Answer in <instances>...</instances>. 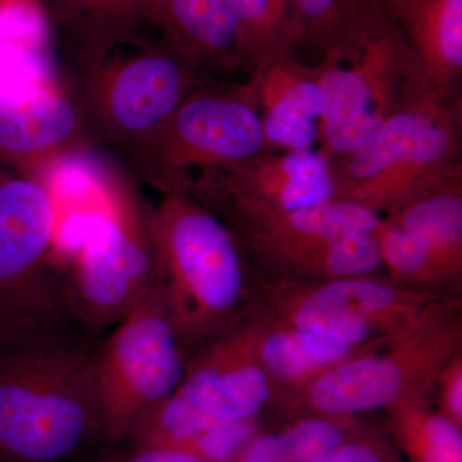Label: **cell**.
<instances>
[{"instance_id": "cell-1", "label": "cell", "mask_w": 462, "mask_h": 462, "mask_svg": "<svg viewBox=\"0 0 462 462\" xmlns=\"http://www.w3.org/2000/svg\"><path fill=\"white\" fill-rule=\"evenodd\" d=\"M96 339L69 315L0 334V462H62L100 437Z\"/></svg>"}, {"instance_id": "cell-2", "label": "cell", "mask_w": 462, "mask_h": 462, "mask_svg": "<svg viewBox=\"0 0 462 462\" xmlns=\"http://www.w3.org/2000/svg\"><path fill=\"white\" fill-rule=\"evenodd\" d=\"M160 279L188 357L251 305L254 278L238 239L189 194H165L152 212Z\"/></svg>"}, {"instance_id": "cell-3", "label": "cell", "mask_w": 462, "mask_h": 462, "mask_svg": "<svg viewBox=\"0 0 462 462\" xmlns=\"http://www.w3.org/2000/svg\"><path fill=\"white\" fill-rule=\"evenodd\" d=\"M460 351L461 300L440 297L387 346L349 358L282 394L270 410L291 420L307 415L360 416L404 398L433 400L438 375Z\"/></svg>"}, {"instance_id": "cell-4", "label": "cell", "mask_w": 462, "mask_h": 462, "mask_svg": "<svg viewBox=\"0 0 462 462\" xmlns=\"http://www.w3.org/2000/svg\"><path fill=\"white\" fill-rule=\"evenodd\" d=\"M461 100L434 97L391 118L351 153L328 161L334 199L382 217L462 181Z\"/></svg>"}, {"instance_id": "cell-5", "label": "cell", "mask_w": 462, "mask_h": 462, "mask_svg": "<svg viewBox=\"0 0 462 462\" xmlns=\"http://www.w3.org/2000/svg\"><path fill=\"white\" fill-rule=\"evenodd\" d=\"M211 81L162 38L147 36L71 60L65 84L90 145L125 152L158 129L191 91Z\"/></svg>"}, {"instance_id": "cell-6", "label": "cell", "mask_w": 462, "mask_h": 462, "mask_svg": "<svg viewBox=\"0 0 462 462\" xmlns=\"http://www.w3.org/2000/svg\"><path fill=\"white\" fill-rule=\"evenodd\" d=\"M314 67L322 98L318 151L327 161L351 153L391 118L439 97L387 12L360 44L325 54Z\"/></svg>"}, {"instance_id": "cell-7", "label": "cell", "mask_w": 462, "mask_h": 462, "mask_svg": "<svg viewBox=\"0 0 462 462\" xmlns=\"http://www.w3.org/2000/svg\"><path fill=\"white\" fill-rule=\"evenodd\" d=\"M254 84L207 83L191 91L158 129L125 153L134 173L165 194H188L205 170L272 152Z\"/></svg>"}, {"instance_id": "cell-8", "label": "cell", "mask_w": 462, "mask_h": 462, "mask_svg": "<svg viewBox=\"0 0 462 462\" xmlns=\"http://www.w3.org/2000/svg\"><path fill=\"white\" fill-rule=\"evenodd\" d=\"M106 200L96 234L60 278L67 312L94 338L114 329L160 278L153 207L124 178L109 182Z\"/></svg>"}, {"instance_id": "cell-9", "label": "cell", "mask_w": 462, "mask_h": 462, "mask_svg": "<svg viewBox=\"0 0 462 462\" xmlns=\"http://www.w3.org/2000/svg\"><path fill=\"white\" fill-rule=\"evenodd\" d=\"M187 361L158 278L97 348L94 388L100 438L123 442L143 412L178 391Z\"/></svg>"}, {"instance_id": "cell-10", "label": "cell", "mask_w": 462, "mask_h": 462, "mask_svg": "<svg viewBox=\"0 0 462 462\" xmlns=\"http://www.w3.org/2000/svg\"><path fill=\"white\" fill-rule=\"evenodd\" d=\"M449 294L400 287L380 276L254 282L252 305L276 320L348 346L388 343L431 300Z\"/></svg>"}, {"instance_id": "cell-11", "label": "cell", "mask_w": 462, "mask_h": 462, "mask_svg": "<svg viewBox=\"0 0 462 462\" xmlns=\"http://www.w3.org/2000/svg\"><path fill=\"white\" fill-rule=\"evenodd\" d=\"M56 231L50 187L0 166V334L69 315L51 266Z\"/></svg>"}, {"instance_id": "cell-12", "label": "cell", "mask_w": 462, "mask_h": 462, "mask_svg": "<svg viewBox=\"0 0 462 462\" xmlns=\"http://www.w3.org/2000/svg\"><path fill=\"white\" fill-rule=\"evenodd\" d=\"M188 194L230 229L333 200L329 162L318 149L272 151L196 173Z\"/></svg>"}, {"instance_id": "cell-13", "label": "cell", "mask_w": 462, "mask_h": 462, "mask_svg": "<svg viewBox=\"0 0 462 462\" xmlns=\"http://www.w3.org/2000/svg\"><path fill=\"white\" fill-rule=\"evenodd\" d=\"M175 394L224 420H261L275 388L258 363L245 314L188 357Z\"/></svg>"}, {"instance_id": "cell-14", "label": "cell", "mask_w": 462, "mask_h": 462, "mask_svg": "<svg viewBox=\"0 0 462 462\" xmlns=\"http://www.w3.org/2000/svg\"><path fill=\"white\" fill-rule=\"evenodd\" d=\"M88 145L65 80L30 88L0 105V166L5 169L41 180L42 171Z\"/></svg>"}, {"instance_id": "cell-15", "label": "cell", "mask_w": 462, "mask_h": 462, "mask_svg": "<svg viewBox=\"0 0 462 462\" xmlns=\"http://www.w3.org/2000/svg\"><path fill=\"white\" fill-rule=\"evenodd\" d=\"M273 151H309L319 144L322 98L314 66L296 51L270 60L249 74Z\"/></svg>"}, {"instance_id": "cell-16", "label": "cell", "mask_w": 462, "mask_h": 462, "mask_svg": "<svg viewBox=\"0 0 462 462\" xmlns=\"http://www.w3.org/2000/svg\"><path fill=\"white\" fill-rule=\"evenodd\" d=\"M261 428V420L216 418L173 393L143 412L125 440L133 448L169 449L209 462H230Z\"/></svg>"}, {"instance_id": "cell-17", "label": "cell", "mask_w": 462, "mask_h": 462, "mask_svg": "<svg viewBox=\"0 0 462 462\" xmlns=\"http://www.w3.org/2000/svg\"><path fill=\"white\" fill-rule=\"evenodd\" d=\"M245 321L258 363L275 388L273 401L303 387L331 367L389 343L343 345L276 320L252 302L245 310Z\"/></svg>"}, {"instance_id": "cell-18", "label": "cell", "mask_w": 462, "mask_h": 462, "mask_svg": "<svg viewBox=\"0 0 462 462\" xmlns=\"http://www.w3.org/2000/svg\"><path fill=\"white\" fill-rule=\"evenodd\" d=\"M161 38L206 76L247 69L231 0H160Z\"/></svg>"}, {"instance_id": "cell-19", "label": "cell", "mask_w": 462, "mask_h": 462, "mask_svg": "<svg viewBox=\"0 0 462 462\" xmlns=\"http://www.w3.org/2000/svg\"><path fill=\"white\" fill-rule=\"evenodd\" d=\"M71 60L161 33L160 0H39Z\"/></svg>"}, {"instance_id": "cell-20", "label": "cell", "mask_w": 462, "mask_h": 462, "mask_svg": "<svg viewBox=\"0 0 462 462\" xmlns=\"http://www.w3.org/2000/svg\"><path fill=\"white\" fill-rule=\"evenodd\" d=\"M438 96L461 100L462 0H383Z\"/></svg>"}, {"instance_id": "cell-21", "label": "cell", "mask_w": 462, "mask_h": 462, "mask_svg": "<svg viewBox=\"0 0 462 462\" xmlns=\"http://www.w3.org/2000/svg\"><path fill=\"white\" fill-rule=\"evenodd\" d=\"M254 279L329 282L379 276L384 269L375 234L334 236L247 254Z\"/></svg>"}, {"instance_id": "cell-22", "label": "cell", "mask_w": 462, "mask_h": 462, "mask_svg": "<svg viewBox=\"0 0 462 462\" xmlns=\"http://www.w3.org/2000/svg\"><path fill=\"white\" fill-rule=\"evenodd\" d=\"M60 81L53 30L39 0H0V105Z\"/></svg>"}, {"instance_id": "cell-23", "label": "cell", "mask_w": 462, "mask_h": 462, "mask_svg": "<svg viewBox=\"0 0 462 462\" xmlns=\"http://www.w3.org/2000/svg\"><path fill=\"white\" fill-rule=\"evenodd\" d=\"M382 216L354 203L328 200L230 229L247 254L310 240L374 233Z\"/></svg>"}, {"instance_id": "cell-24", "label": "cell", "mask_w": 462, "mask_h": 462, "mask_svg": "<svg viewBox=\"0 0 462 462\" xmlns=\"http://www.w3.org/2000/svg\"><path fill=\"white\" fill-rule=\"evenodd\" d=\"M298 47L321 56L351 50L385 14L383 0H291Z\"/></svg>"}, {"instance_id": "cell-25", "label": "cell", "mask_w": 462, "mask_h": 462, "mask_svg": "<svg viewBox=\"0 0 462 462\" xmlns=\"http://www.w3.org/2000/svg\"><path fill=\"white\" fill-rule=\"evenodd\" d=\"M383 411V430L404 461L462 462V427L434 410L430 398H404Z\"/></svg>"}, {"instance_id": "cell-26", "label": "cell", "mask_w": 462, "mask_h": 462, "mask_svg": "<svg viewBox=\"0 0 462 462\" xmlns=\"http://www.w3.org/2000/svg\"><path fill=\"white\" fill-rule=\"evenodd\" d=\"M383 266L400 287L439 291L457 287L462 261L407 233L382 217L375 231Z\"/></svg>"}, {"instance_id": "cell-27", "label": "cell", "mask_w": 462, "mask_h": 462, "mask_svg": "<svg viewBox=\"0 0 462 462\" xmlns=\"http://www.w3.org/2000/svg\"><path fill=\"white\" fill-rule=\"evenodd\" d=\"M242 32L249 74L270 60L296 51L291 0H231Z\"/></svg>"}, {"instance_id": "cell-28", "label": "cell", "mask_w": 462, "mask_h": 462, "mask_svg": "<svg viewBox=\"0 0 462 462\" xmlns=\"http://www.w3.org/2000/svg\"><path fill=\"white\" fill-rule=\"evenodd\" d=\"M384 218L462 260V181L430 191Z\"/></svg>"}, {"instance_id": "cell-29", "label": "cell", "mask_w": 462, "mask_h": 462, "mask_svg": "<svg viewBox=\"0 0 462 462\" xmlns=\"http://www.w3.org/2000/svg\"><path fill=\"white\" fill-rule=\"evenodd\" d=\"M358 419L325 415L291 419L279 430L282 462H329Z\"/></svg>"}, {"instance_id": "cell-30", "label": "cell", "mask_w": 462, "mask_h": 462, "mask_svg": "<svg viewBox=\"0 0 462 462\" xmlns=\"http://www.w3.org/2000/svg\"><path fill=\"white\" fill-rule=\"evenodd\" d=\"M329 462H404L382 425L358 419Z\"/></svg>"}, {"instance_id": "cell-31", "label": "cell", "mask_w": 462, "mask_h": 462, "mask_svg": "<svg viewBox=\"0 0 462 462\" xmlns=\"http://www.w3.org/2000/svg\"><path fill=\"white\" fill-rule=\"evenodd\" d=\"M437 411L462 427V351L443 367L434 385Z\"/></svg>"}, {"instance_id": "cell-32", "label": "cell", "mask_w": 462, "mask_h": 462, "mask_svg": "<svg viewBox=\"0 0 462 462\" xmlns=\"http://www.w3.org/2000/svg\"><path fill=\"white\" fill-rule=\"evenodd\" d=\"M100 462H209L196 456L160 448H133L102 458Z\"/></svg>"}]
</instances>
